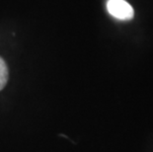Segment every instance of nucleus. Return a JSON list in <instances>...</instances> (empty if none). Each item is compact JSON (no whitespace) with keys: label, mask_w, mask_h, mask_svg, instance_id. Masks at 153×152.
Returning <instances> with one entry per match:
<instances>
[{"label":"nucleus","mask_w":153,"mask_h":152,"mask_svg":"<svg viewBox=\"0 0 153 152\" xmlns=\"http://www.w3.org/2000/svg\"><path fill=\"white\" fill-rule=\"evenodd\" d=\"M8 80V68L5 61L0 57V91L4 88Z\"/></svg>","instance_id":"obj_2"},{"label":"nucleus","mask_w":153,"mask_h":152,"mask_svg":"<svg viewBox=\"0 0 153 152\" xmlns=\"http://www.w3.org/2000/svg\"><path fill=\"white\" fill-rule=\"evenodd\" d=\"M107 9L113 17L120 20H131L134 15L133 8L126 0H108Z\"/></svg>","instance_id":"obj_1"}]
</instances>
